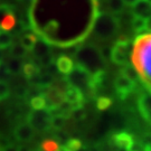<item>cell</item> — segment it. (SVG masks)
<instances>
[{
    "instance_id": "5bb4252c",
    "label": "cell",
    "mask_w": 151,
    "mask_h": 151,
    "mask_svg": "<svg viewBox=\"0 0 151 151\" xmlns=\"http://www.w3.org/2000/svg\"><path fill=\"white\" fill-rule=\"evenodd\" d=\"M30 108H32V110H44V109H47L46 97L42 96V95L34 96L32 100H30Z\"/></svg>"
},
{
    "instance_id": "8fae6325",
    "label": "cell",
    "mask_w": 151,
    "mask_h": 151,
    "mask_svg": "<svg viewBox=\"0 0 151 151\" xmlns=\"http://www.w3.org/2000/svg\"><path fill=\"white\" fill-rule=\"evenodd\" d=\"M6 68L7 70L10 73V74H18L20 73V70H22V62L19 58H16V57H12L10 60L6 63Z\"/></svg>"
},
{
    "instance_id": "ac0fdd59",
    "label": "cell",
    "mask_w": 151,
    "mask_h": 151,
    "mask_svg": "<svg viewBox=\"0 0 151 151\" xmlns=\"http://www.w3.org/2000/svg\"><path fill=\"white\" fill-rule=\"evenodd\" d=\"M12 45V37L8 32L0 30V48H8Z\"/></svg>"
},
{
    "instance_id": "e0dca14e",
    "label": "cell",
    "mask_w": 151,
    "mask_h": 151,
    "mask_svg": "<svg viewBox=\"0 0 151 151\" xmlns=\"http://www.w3.org/2000/svg\"><path fill=\"white\" fill-rule=\"evenodd\" d=\"M60 148L58 143L52 139L43 141V143L40 145V151H58Z\"/></svg>"
},
{
    "instance_id": "d6986e66",
    "label": "cell",
    "mask_w": 151,
    "mask_h": 151,
    "mask_svg": "<svg viewBox=\"0 0 151 151\" xmlns=\"http://www.w3.org/2000/svg\"><path fill=\"white\" fill-rule=\"evenodd\" d=\"M111 104H112V100L106 96L99 97L96 101V106L99 110H108L111 106Z\"/></svg>"
},
{
    "instance_id": "3957f363",
    "label": "cell",
    "mask_w": 151,
    "mask_h": 151,
    "mask_svg": "<svg viewBox=\"0 0 151 151\" xmlns=\"http://www.w3.org/2000/svg\"><path fill=\"white\" fill-rule=\"evenodd\" d=\"M50 113L48 109L44 110H34L29 114L28 123L32 127L35 131H44L50 127Z\"/></svg>"
},
{
    "instance_id": "5b68a950",
    "label": "cell",
    "mask_w": 151,
    "mask_h": 151,
    "mask_svg": "<svg viewBox=\"0 0 151 151\" xmlns=\"http://www.w3.org/2000/svg\"><path fill=\"white\" fill-rule=\"evenodd\" d=\"M64 94L65 101L70 103L73 110H78V109L82 108L84 97H83V92L80 88H77L72 84H68L67 88L64 91Z\"/></svg>"
},
{
    "instance_id": "ffe728a7",
    "label": "cell",
    "mask_w": 151,
    "mask_h": 151,
    "mask_svg": "<svg viewBox=\"0 0 151 151\" xmlns=\"http://www.w3.org/2000/svg\"><path fill=\"white\" fill-rule=\"evenodd\" d=\"M10 94V87L5 81H0V101L5 100Z\"/></svg>"
},
{
    "instance_id": "cb8c5ba5",
    "label": "cell",
    "mask_w": 151,
    "mask_h": 151,
    "mask_svg": "<svg viewBox=\"0 0 151 151\" xmlns=\"http://www.w3.org/2000/svg\"><path fill=\"white\" fill-rule=\"evenodd\" d=\"M145 151H151V147H146V148H145Z\"/></svg>"
},
{
    "instance_id": "7c38bea8",
    "label": "cell",
    "mask_w": 151,
    "mask_h": 151,
    "mask_svg": "<svg viewBox=\"0 0 151 151\" xmlns=\"http://www.w3.org/2000/svg\"><path fill=\"white\" fill-rule=\"evenodd\" d=\"M22 73L24 75L27 77L28 80H34L36 76L39 74V68L37 65L32 64V63H27L22 66Z\"/></svg>"
},
{
    "instance_id": "603a6c76",
    "label": "cell",
    "mask_w": 151,
    "mask_h": 151,
    "mask_svg": "<svg viewBox=\"0 0 151 151\" xmlns=\"http://www.w3.org/2000/svg\"><path fill=\"white\" fill-rule=\"evenodd\" d=\"M0 151H19V147L15 146V145H8L7 147L2 148Z\"/></svg>"
},
{
    "instance_id": "ba28073f",
    "label": "cell",
    "mask_w": 151,
    "mask_h": 151,
    "mask_svg": "<svg viewBox=\"0 0 151 151\" xmlns=\"http://www.w3.org/2000/svg\"><path fill=\"white\" fill-rule=\"evenodd\" d=\"M34 133L35 130L32 129V127L28 122L18 124L15 129V137L20 142H28L29 140H32Z\"/></svg>"
},
{
    "instance_id": "2e32d148",
    "label": "cell",
    "mask_w": 151,
    "mask_h": 151,
    "mask_svg": "<svg viewBox=\"0 0 151 151\" xmlns=\"http://www.w3.org/2000/svg\"><path fill=\"white\" fill-rule=\"evenodd\" d=\"M36 43H37L36 36L32 35V34H27V35H25V36L22 38V43L20 44L29 52V50H32V48H34V46L36 45Z\"/></svg>"
},
{
    "instance_id": "44dd1931",
    "label": "cell",
    "mask_w": 151,
    "mask_h": 151,
    "mask_svg": "<svg viewBox=\"0 0 151 151\" xmlns=\"http://www.w3.org/2000/svg\"><path fill=\"white\" fill-rule=\"evenodd\" d=\"M66 147L70 149V151H78L82 148V143L80 140L77 139H70L68 142L66 143Z\"/></svg>"
},
{
    "instance_id": "30bf717a",
    "label": "cell",
    "mask_w": 151,
    "mask_h": 151,
    "mask_svg": "<svg viewBox=\"0 0 151 151\" xmlns=\"http://www.w3.org/2000/svg\"><path fill=\"white\" fill-rule=\"evenodd\" d=\"M56 67L60 73L64 74V75H68L72 73V70H74L75 65L70 57L63 55V56H60L56 60Z\"/></svg>"
},
{
    "instance_id": "9a60e30c",
    "label": "cell",
    "mask_w": 151,
    "mask_h": 151,
    "mask_svg": "<svg viewBox=\"0 0 151 151\" xmlns=\"http://www.w3.org/2000/svg\"><path fill=\"white\" fill-rule=\"evenodd\" d=\"M28 53V50L24 46H22V44H12L10 46V54L12 57H16V58H22V57H25L26 54Z\"/></svg>"
},
{
    "instance_id": "7a4b0ae2",
    "label": "cell",
    "mask_w": 151,
    "mask_h": 151,
    "mask_svg": "<svg viewBox=\"0 0 151 151\" xmlns=\"http://www.w3.org/2000/svg\"><path fill=\"white\" fill-rule=\"evenodd\" d=\"M132 49L128 39H120L111 50V60L116 65H127L129 63Z\"/></svg>"
},
{
    "instance_id": "7402d4cb",
    "label": "cell",
    "mask_w": 151,
    "mask_h": 151,
    "mask_svg": "<svg viewBox=\"0 0 151 151\" xmlns=\"http://www.w3.org/2000/svg\"><path fill=\"white\" fill-rule=\"evenodd\" d=\"M15 94H16L18 97H22V96H25V95L27 94V90H26L25 87L19 86V87H17L16 90H15Z\"/></svg>"
},
{
    "instance_id": "4fadbf2b",
    "label": "cell",
    "mask_w": 151,
    "mask_h": 151,
    "mask_svg": "<svg viewBox=\"0 0 151 151\" xmlns=\"http://www.w3.org/2000/svg\"><path fill=\"white\" fill-rule=\"evenodd\" d=\"M32 52L35 53L36 57H38V58H47V57H49V56H47V54H48V47H47V45L44 42H39L38 43L37 40L36 45L32 48Z\"/></svg>"
},
{
    "instance_id": "52a82bcc",
    "label": "cell",
    "mask_w": 151,
    "mask_h": 151,
    "mask_svg": "<svg viewBox=\"0 0 151 151\" xmlns=\"http://www.w3.org/2000/svg\"><path fill=\"white\" fill-rule=\"evenodd\" d=\"M138 106L143 119L151 124V93L141 94L138 101Z\"/></svg>"
},
{
    "instance_id": "9c48e42d",
    "label": "cell",
    "mask_w": 151,
    "mask_h": 151,
    "mask_svg": "<svg viewBox=\"0 0 151 151\" xmlns=\"http://www.w3.org/2000/svg\"><path fill=\"white\" fill-rule=\"evenodd\" d=\"M112 140H113V143L115 146L125 151L131 150V148L134 145L133 137L129 133H127V132H120L118 134H115Z\"/></svg>"
},
{
    "instance_id": "8992f818",
    "label": "cell",
    "mask_w": 151,
    "mask_h": 151,
    "mask_svg": "<svg viewBox=\"0 0 151 151\" xmlns=\"http://www.w3.org/2000/svg\"><path fill=\"white\" fill-rule=\"evenodd\" d=\"M16 25V18L9 6H0V30L9 32Z\"/></svg>"
},
{
    "instance_id": "6da1fadb",
    "label": "cell",
    "mask_w": 151,
    "mask_h": 151,
    "mask_svg": "<svg viewBox=\"0 0 151 151\" xmlns=\"http://www.w3.org/2000/svg\"><path fill=\"white\" fill-rule=\"evenodd\" d=\"M131 60L138 75L151 92V32L141 34L134 39Z\"/></svg>"
},
{
    "instance_id": "277c9868",
    "label": "cell",
    "mask_w": 151,
    "mask_h": 151,
    "mask_svg": "<svg viewBox=\"0 0 151 151\" xmlns=\"http://www.w3.org/2000/svg\"><path fill=\"white\" fill-rule=\"evenodd\" d=\"M114 87H115L118 96L121 100H124L131 92L134 90L135 82L133 80H131L130 77H128L127 75H124L123 73H121L114 80Z\"/></svg>"
}]
</instances>
